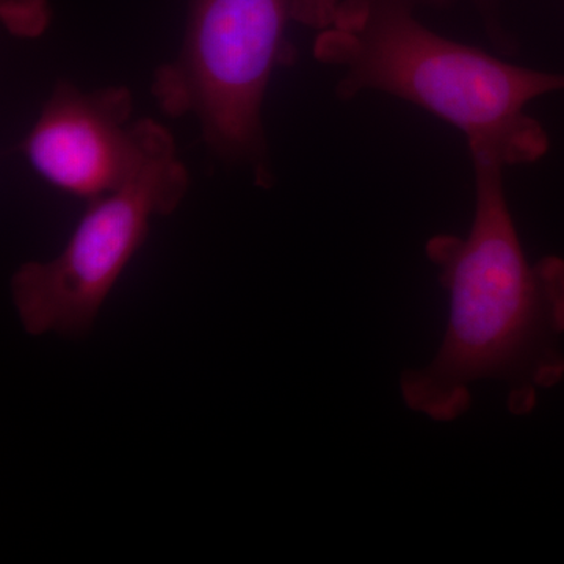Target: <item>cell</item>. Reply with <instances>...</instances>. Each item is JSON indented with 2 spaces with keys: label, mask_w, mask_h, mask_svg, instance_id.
<instances>
[{
  "label": "cell",
  "mask_w": 564,
  "mask_h": 564,
  "mask_svg": "<svg viewBox=\"0 0 564 564\" xmlns=\"http://www.w3.org/2000/svg\"><path fill=\"white\" fill-rule=\"evenodd\" d=\"M475 210L466 237L437 234L426 256L448 293L440 348L421 369L404 370L410 410L437 422L462 417L473 386L497 381L511 414L532 413L538 393L564 378V259L529 262L503 188V163L474 154Z\"/></svg>",
  "instance_id": "obj_1"
},
{
  "label": "cell",
  "mask_w": 564,
  "mask_h": 564,
  "mask_svg": "<svg viewBox=\"0 0 564 564\" xmlns=\"http://www.w3.org/2000/svg\"><path fill=\"white\" fill-rule=\"evenodd\" d=\"M314 54L343 70L337 95L397 96L451 122L470 155L507 165L543 158L549 139L525 113L533 99L564 90V74L492 57L425 28L410 0H348L326 14Z\"/></svg>",
  "instance_id": "obj_2"
},
{
  "label": "cell",
  "mask_w": 564,
  "mask_h": 564,
  "mask_svg": "<svg viewBox=\"0 0 564 564\" xmlns=\"http://www.w3.org/2000/svg\"><path fill=\"white\" fill-rule=\"evenodd\" d=\"M295 0H192L180 57L155 76L159 106L193 113L210 150L273 181L262 106L274 68L288 57L285 29Z\"/></svg>",
  "instance_id": "obj_3"
},
{
  "label": "cell",
  "mask_w": 564,
  "mask_h": 564,
  "mask_svg": "<svg viewBox=\"0 0 564 564\" xmlns=\"http://www.w3.org/2000/svg\"><path fill=\"white\" fill-rule=\"evenodd\" d=\"M187 191V169L172 135L135 176L90 202L57 258L24 263L13 274L11 299L25 332L90 333L111 289L143 247L151 218L173 214Z\"/></svg>",
  "instance_id": "obj_4"
},
{
  "label": "cell",
  "mask_w": 564,
  "mask_h": 564,
  "mask_svg": "<svg viewBox=\"0 0 564 564\" xmlns=\"http://www.w3.org/2000/svg\"><path fill=\"white\" fill-rule=\"evenodd\" d=\"M132 113L128 88L84 91L62 82L44 104L22 152L44 181L93 202L135 176L172 137L161 122L132 121Z\"/></svg>",
  "instance_id": "obj_5"
}]
</instances>
